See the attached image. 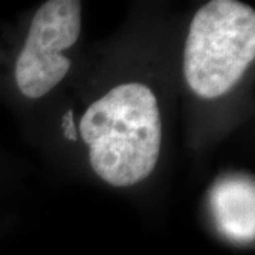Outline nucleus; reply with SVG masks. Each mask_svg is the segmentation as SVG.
<instances>
[{"label":"nucleus","instance_id":"1","mask_svg":"<svg viewBox=\"0 0 255 255\" xmlns=\"http://www.w3.org/2000/svg\"><path fill=\"white\" fill-rule=\"evenodd\" d=\"M80 135L104 182L128 187L145 180L156 167L162 143L155 94L139 82L115 87L85 111Z\"/></svg>","mask_w":255,"mask_h":255},{"label":"nucleus","instance_id":"3","mask_svg":"<svg viewBox=\"0 0 255 255\" xmlns=\"http://www.w3.org/2000/svg\"><path fill=\"white\" fill-rule=\"evenodd\" d=\"M81 31V3L50 0L37 10L16 63L20 92L31 100L44 97L63 81L71 60L63 54Z\"/></svg>","mask_w":255,"mask_h":255},{"label":"nucleus","instance_id":"5","mask_svg":"<svg viewBox=\"0 0 255 255\" xmlns=\"http://www.w3.org/2000/svg\"><path fill=\"white\" fill-rule=\"evenodd\" d=\"M63 129H64V136L67 137L68 140H71V142H77V140H78V130H77V127H75L73 111L71 110L67 111V112H65V115H64Z\"/></svg>","mask_w":255,"mask_h":255},{"label":"nucleus","instance_id":"4","mask_svg":"<svg viewBox=\"0 0 255 255\" xmlns=\"http://www.w3.org/2000/svg\"><path fill=\"white\" fill-rule=\"evenodd\" d=\"M254 182L243 176L226 177L214 184L210 194L211 211L226 237L240 243L254 240Z\"/></svg>","mask_w":255,"mask_h":255},{"label":"nucleus","instance_id":"2","mask_svg":"<svg viewBox=\"0 0 255 255\" xmlns=\"http://www.w3.org/2000/svg\"><path fill=\"white\" fill-rule=\"evenodd\" d=\"M255 58V11L236 0H213L191 20L183 73L191 91L213 100L233 90Z\"/></svg>","mask_w":255,"mask_h":255}]
</instances>
